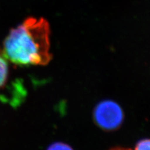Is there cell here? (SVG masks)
<instances>
[{"label": "cell", "instance_id": "1", "mask_svg": "<svg viewBox=\"0 0 150 150\" xmlns=\"http://www.w3.org/2000/svg\"><path fill=\"white\" fill-rule=\"evenodd\" d=\"M51 30L43 18L29 17L12 28L2 50L9 62L19 67L45 66L52 59Z\"/></svg>", "mask_w": 150, "mask_h": 150}, {"label": "cell", "instance_id": "2", "mask_svg": "<svg viewBox=\"0 0 150 150\" xmlns=\"http://www.w3.org/2000/svg\"><path fill=\"white\" fill-rule=\"evenodd\" d=\"M96 124L106 131L118 129L123 123L124 114L116 103L106 100L98 104L93 112Z\"/></svg>", "mask_w": 150, "mask_h": 150}, {"label": "cell", "instance_id": "3", "mask_svg": "<svg viewBox=\"0 0 150 150\" xmlns=\"http://www.w3.org/2000/svg\"><path fill=\"white\" fill-rule=\"evenodd\" d=\"M8 62L2 48L0 47V89L4 88L9 80V67Z\"/></svg>", "mask_w": 150, "mask_h": 150}, {"label": "cell", "instance_id": "4", "mask_svg": "<svg viewBox=\"0 0 150 150\" xmlns=\"http://www.w3.org/2000/svg\"><path fill=\"white\" fill-rule=\"evenodd\" d=\"M47 150H73V149L67 144L56 142L51 144Z\"/></svg>", "mask_w": 150, "mask_h": 150}, {"label": "cell", "instance_id": "5", "mask_svg": "<svg viewBox=\"0 0 150 150\" xmlns=\"http://www.w3.org/2000/svg\"><path fill=\"white\" fill-rule=\"evenodd\" d=\"M134 150H150V139L140 140L136 145Z\"/></svg>", "mask_w": 150, "mask_h": 150}, {"label": "cell", "instance_id": "6", "mask_svg": "<svg viewBox=\"0 0 150 150\" xmlns=\"http://www.w3.org/2000/svg\"><path fill=\"white\" fill-rule=\"evenodd\" d=\"M110 150H131V149H128V148H120V147H117V148H112Z\"/></svg>", "mask_w": 150, "mask_h": 150}]
</instances>
